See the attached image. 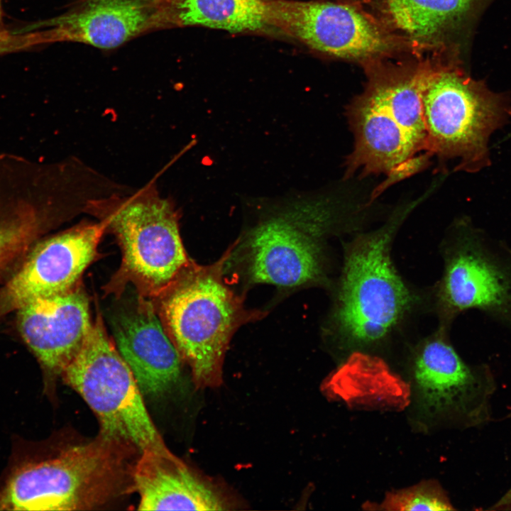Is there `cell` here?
Instances as JSON below:
<instances>
[{
    "instance_id": "cell-1",
    "label": "cell",
    "mask_w": 511,
    "mask_h": 511,
    "mask_svg": "<svg viewBox=\"0 0 511 511\" xmlns=\"http://www.w3.org/2000/svg\"><path fill=\"white\" fill-rule=\"evenodd\" d=\"M134 446L99 434L16 457L0 483V510H84L134 491Z\"/></svg>"
},
{
    "instance_id": "cell-2",
    "label": "cell",
    "mask_w": 511,
    "mask_h": 511,
    "mask_svg": "<svg viewBox=\"0 0 511 511\" xmlns=\"http://www.w3.org/2000/svg\"><path fill=\"white\" fill-rule=\"evenodd\" d=\"M429 71L375 74L350 104L346 116L354 145L346 164L351 171L399 182L427 167L432 157L422 95Z\"/></svg>"
},
{
    "instance_id": "cell-3",
    "label": "cell",
    "mask_w": 511,
    "mask_h": 511,
    "mask_svg": "<svg viewBox=\"0 0 511 511\" xmlns=\"http://www.w3.org/2000/svg\"><path fill=\"white\" fill-rule=\"evenodd\" d=\"M84 210L116 237L122 262L107 291L131 282L143 297L162 295L192 263L184 248L179 217L170 199L149 183L131 195L92 199Z\"/></svg>"
},
{
    "instance_id": "cell-4",
    "label": "cell",
    "mask_w": 511,
    "mask_h": 511,
    "mask_svg": "<svg viewBox=\"0 0 511 511\" xmlns=\"http://www.w3.org/2000/svg\"><path fill=\"white\" fill-rule=\"evenodd\" d=\"M221 261L210 266L192 262L158 297L161 321L189 365L194 383L202 388L221 384L233 334L256 317L224 282Z\"/></svg>"
},
{
    "instance_id": "cell-5",
    "label": "cell",
    "mask_w": 511,
    "mask_h": 511,
    "mask_svg": "<svg viewBox=\"0 0 511 511\" xmlns=\"http://www.w3.org/2000/svg\"><path fill=\"white\" fill-rule=\"evenodd\" d=\"M422 104L432 157L456 160L455 170L469 172L489 165V138L511 116L507 97L449 66L429 70Z\"/></svg>"
},
{
    "instance_id": "cell-6",
    "label": "cell",
    "mask_w": 511,
    "mask_h": 511,
    "mask_svg": "<svg viewBox=\"0 0 511 511\" xmlns=\"http://www.w3.org/2000/svg\"><path fill=\"white\" fill-rule=\"evenodd\" d=\"M61 378L97 416L100 434L146 449H168L145 406L129 367L97 316L81 348Z\"/></svg>"
},
{
    "instance_id": "cell-7",
    "label": "cell",
    "mask_w": 511,
    "mask_h": 511,
    "mask_svg": "<svg viewBox=\"0 0 511 511\" xmlns=\"http://www.w3.org/2000/svg\"><path fill=\"white\" fill-rule=\"evenodd\" d=\"M394 226L358 239L346 258L336 319L344 334L358 343L385 336L411 302L390 258Z\"/></svg>"
},
{
    "instance_id": "cell-8",
    "label": "cell",
    "mask_w": 511,
    "mask_h": 511,
    "mask_svg": "<svg viewBox=\"0 0 511 511\" xmlns=\"http://www.w3.org/2000/svg\"><path fill=\"white\" fill-rule=\"evenodd\" d=\"M330 221L324 209L292 213L255 228L242 246L251 281L291 287L322 273L321 236Z\"/></svg>"
},
{
    "instance_id": "cell-9",
    "label": "cell",
    "mask_w": 511,
    "mask_h": 511,
    "mask_svg": "<svg viewBox=\"0 0 511 511\" xmlns=\"http://www.w3.org/2000/svg\"><path fill=\"white\" fill-rule=\"evenodd\" d=\"M268 25L312 48L334 57L363 60L378 57L391 45L378 26L344 4L267 0Z\"/></svg>"
},
{
    "instance_id": "cell-10",
    "label": "cell",
    "mask_w": 511,
    "mask_h": 511,
    "mask_svg": "<svg viewBox=\"0 0 511 511\" xmlns=\"http://www.w3.org/2000/svg\"><path fill=\"white\" fill-rule=\"evenodd\" d=\"M104 223L84 221L33 247L21 267L0 288V317L40 297L65 292L97 255Z\"/></svg>"
},
{
    "instance_id": "cell-11",
    "label": "cell",
    "mask_w": 511,
    "mask_h": 511,
    "mask_svg": "<svg viewBox=\"0 0 511 511\" xmlns=\"http://www.w3.org/2000/svg\"><path fill=\"white\" fill-rule=\"evenodd\" d=\"M439 297L449 315L476 309L511 322V251L471 233L448 260Z\"/></svg>"
},
{
    "instance_id": "cell-12",
    "label": "cell",
    "mask_w": 511,
    "mask_h": 511,
    "mask_svg": "<svg viewBox=\"0 0 511 511\" xmlns=\"http://www.w3.org/2000/svg\"><path fill=\"white\" fill-rule=\"evenodd\" d=\"M18 328L42 368L46 392L81 348L93 324L89 300L76 286L35 298L18 310Z\"/></svg>"
},
{
    "instance_id": "cell-13",
    "label": "cell",
    "mask_w": 511,
    "mask_h": 511,
    "mask_svg": "<svg viewBox=\"0 0 511 511\" xmlns=\"http://www.w3.org/2000/svg\"><path fill=\"white\" fill-rule=\"evenodd\" d=\"M57 194L33 161L0 155V268L20 256L55 218Z\"/></svg>"
},
{
    "instance_id": "cell-14",
    "label": "cell",
    "mask_w": 511,
    "mask_h": 511,
    "mask_svg": "<svg viewBox=\"0 0 511 511\" xmlns=\"http://www.w3.org/2000/svg\"><path fill=\"white\" fill-rule=\"evenodd\" d=\"M414 377L420 403L427 411L459 417L471 425L489 419L494 384L488 372L468 366L446 341L433 339L420 348Z\"/></svg>"
},
{
    "instance_id": "cell-15",
    "label": "cell",
    "mask_w": 511,
    "mask_h": 511,
    "mask_svg": "<svg viewBox=\"0 0 511 511\" xmlns=\"http://www.w3.org/2000/svg\"><path fill=\"white\" fill-rule=\"evenodd\" d=\"M161 28H170L163 0H81L26 31L40 30L45 44L77 42L111 49Z\"/></svg>"
},
{
    "instance_id": "cell-16",
    "label": "cell",
    "mask_w": 511,
    "mask_h": 511,
    "mask_svg": "<svg viewBox=\"0 0 511 511\" xmlns=\"http://www.w3.org/2000/svg\"><path fill=\"white\" fill-rule=\"evenodd\" d=\"M153 304L139 295L112 318L114 345L143 395L161 397L177 383L182 358Z\"/></svg>"
},
{
    "instance_id": "cell-17",
    "label": "cell",
    "mask_w": 511,
    "mask_h": 511,
    "mask_svg": "<svg viewBox=\"0 0 511 511\" xmlns=\"http://www.w3.org/2000/svg\"><path fill=\"white\" fill-rule=\"evenodd\" d=\"M140 510H221L219 495L169 449H146L133 468Z\"/></svg>"
},
{
    "instance_id": "cell-18",
    "label": "cell",
    "mask_w": 511,
    "mask_h": 511,
    "mask_svg": "<svg viewBox=\"0 0 511 511\" xmlns=\"http://www.w3.org/2000/svg\"><path fill=\"white\" fill-rule=\"evenodd\" d=\"M392 26L418 43L439 42L461 29L485 0H382Z\"/></svg>"
},
{
    "instance_id": "cell-19",
    "label": "cell",
    "mask_w": 511,
    "mask_h": 511,
    "mask_svg": "<svg viewBox=\"0 0 511 511\" xmlns=\"http://www.w3.org/2000/svg\"><path fill=\"white\" fill-rule=\"evenodd\" d=\"M170 28L202 26L232 33L268 26L267 0H163Z\"/></svg>"
},
{
    "instance_id": "cell-20",
    "label": "cell",
    "mask_w": 511,
    "mask_h": 511,
    "mask_svg": "<svg viewBox=\"0 0 511 511\" xmlns=\"http://www.w3.org/2000/svg\"><path fill=\"white\" fill-rule=\"evenodd\" d=\"M382 506L390 510H454L443 493L431 484H422L390 494Z\"/></svg>"
},
{
    "instance_id": "cell-21",
    "label": "cell",
    "mask_w": 511,
    "mask_h": 511,
    "mask_svg": "<svg viewBox=\"0 0 511 511\" xmlns=\"http://www.w3.org/2000/svg\"><path fill=\"white\" fill-rule=\"evenodd\" d=\"M39 31L9 32L0 31V55L26 50L38 45H43Z\"/></svg>"
},
{
    "instance_id": "cell-22",
    "label": "cell",
    "mask_w": 511,
    "mask_h": 511,
    "mask_svg": "<svg viewBox=\"0 0 511 511\" xmlns=\"http://www.w3.org/2000/svg\"><path fill=\"white\" fill-rule=\"evenodd\" d=\"M488 510H511V488Z\"/></svg>"
},
{
    "instance_id": "cell-23",
    "label": "cell",
    "mask_w": 511,
    "mask_h": 511,
    "mask_svg": "<svg viewBox=\"0 0 511 511\" xmlns=\"http://www.w3.org/2000/svg\"><path fill=\"white\" fill-rule=\"evenodd\" d=\"M1 17H2V11H1V0H0V22L1 21Z\"/></svg>"
}]
</instances>
